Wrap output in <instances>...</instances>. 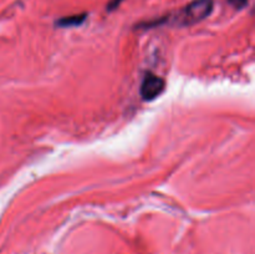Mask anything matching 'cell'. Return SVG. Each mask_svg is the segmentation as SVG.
Wrapping results in <instances>:
<instances>
[{
    "mask_svg": "<svg viewBox=\"0 0 255 254\" xmlns=\"http://www.w3.org/2000/svg\"><path fill=\"white\" fill-rule=\"evenodd\" d=\"M213 6V0H193L177 14L176 22L181 26L198 24L212 14Z\"/></svg>",
    "mask_w": 255,
    "mask_h": 254,
    "instance_id": "obj_1",
    "label": "cell"
},
{
    "mask_svg": "<svg viewBox=\"0 0 255 254\" xmlns=\"http://www.w3.org/2000/svg\"><path fill=\"white\" fill-rule=\"evenodd\" d=\"M164 86H166V84H164V80L162 77L157 76L152 72H147L142 80L139 94L143 100L152 101L164 91Z\"/></svg>",
    "mask_w": 255,
    "mask_h": 254,
    "instance_id": "obj_2",
    "label": "cell"
},
{
    "mask_svg": "<svg viewBox=\"0 0 255 254\" xmlns=\"http://www.w3.org/2000/svg\"><path fill=\"white\" fill-rule=\"evenodd\" d=\"M86 14H79V15H71V16L61 17L56 21V25L59 27H74L79 26L82 22L86 20Z\"/></svg>",
    "mask_w": 255,
    "mask_h": 254,
    "instance_id": "obj_3",
    "label": "cell"
},
{
    "mask_svg": "<svg viewBox=\"0 0 255 254\" xmlns=\"http://www.w3.org/2000/svg\"><path fill=\"white\" fill-rule=\"evenodd\" d=\"M228 1H229V4L234 7V9L242 10V9H244L247 5H248L249 0H228Z\"/></svg>",
    "mask_w": 255,
    "mask_h": 254,
    "instance_id": "obj_4",
    "label": "cell"
},
{
    "mask_svg": "<svg viewBox=\"0 0 255 254\" xmlns=\"http://www.w3.org/2000/svg\"><path fill=\"white\" fill-rule=\"evenodd\" d=\"M121 2H122V0H110L109 4H107V10H109V11H112V10L117 9Z\"/></svg>",
    "mask_w": 255,
    "mask_h": 254,
    "instance_id": "obj_5",
    "label": "cell"
}]
</instances>
